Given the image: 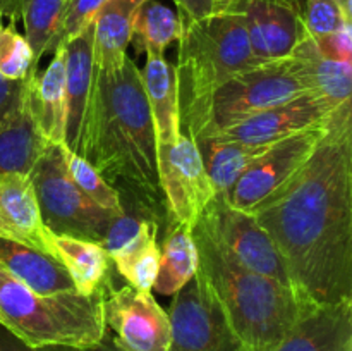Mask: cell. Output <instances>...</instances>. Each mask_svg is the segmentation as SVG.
<instances>
[{"mask_svg":"<svg viewBox=\"0 0 352 351\" xmlns=\"http://www.w3.org/2000/svg\"><path fill=\"white\" fill-rule=\"evenodd\" d=\"M250 213L305 301H352V100L337 107L299 171Z\"/></svg>","mask_w":352,"mask_h":351,"instance_id":"6da1fadb","label":"cell"},{"mask_svg":"<svg viewBox=\"0 0 352 351\" xmlns=\"http://www.w3.org/2000/svg\"><path fill=\"white\" fill-rule=\"evenodd\" d=\"M120 198L140 205L165 227L167 203L158 179L157 134L141 79L131 57L116 71H96L81 150Z\"/></svg>","mask_w":352,"mask_h":351,"instance_id":"7a4b0ae2","label":"cell"},{"mask_svg":"<svg viewBox=\"0 0 352 351\" xmlns=\"http://www.w3.org/2000/svg\"><path fill=\"white\" fill-rule=\"evenodd\" d=\"M191 234L199 275L246 351L274 348L315 306L294 289L241 265L199 220Z\"/></svg>","mask_w":352,"mask_h":351,"instance_id":"3957f363","label":"cell"},{"mask_svg":"<svg viewBox=\"0 0 352 351\" xmlns=\"http://www.w3.org/2000/svg\"><path fill=\"white\" fill-rule=\"evenodd\" d=\"M182 24L177 74L179 119L234 76L260 65L253 55L244 16L237 6L199 19L179 16Z\"/></svg>","mask_w":352,"mask_h":351,"instance_id":"277c9868","label":"cell"},{"mask_svg":"<svg viewBox=\"0 0 352 351\" xmlns=\"http://www.w3.org/2000/svg\"><path fill=\"white\" fill-rule=\"evenodd\" d=\"M103 295L105 282L93 295H38L0 267V326L30 346L64 344L86 350L107 332Z\"/></svg>","mask_w":352,"mask_h":351,"instance_id":"5b68a950","label":"cell"},{"mask_svg":"<svg viewBox=\"0 0 352 351\" xmlns=\"http://www.w3.org/2000/svg\"><path fill=\"white\" fill-rule=\"evenodd\" d=\"M301 93L305 88L294 78L287 61L254 65L210 93L181 119V131L192 141L217 136L234 124Z\"/></svg>","mask_w":352,"mask_h":351,"instance_id":"8992f818","label":"cell"},{"mask_svg":"<svg viewBox=\"0 0 352 351\" xmlns=\"http://www.w3.org/2000/svg\"><path fill=\"white\" fill-rule=\"evenodd\" d=\"M62 147L64 145H48L30 172L41 220L52 234L102 244L110 224L119 213L96 205L74 184L65 167Z\"/></svg>","mask_w":352,"mask_h":351,"instance_id":"52a82bcc","label":"cell"},{"mask_svg":"<svg viewBox=\"0 0 352 351\" xmlns=\"http://www.w3.org/2000/svg\"><path fill=\"white\" fill-rule=\"evenodd\" d=\"M198 220L241 265L294 289L270 236L250 212L230 205L227 195L217 193Z\"/></svg>","mask_w":352,"mask_h":351,"instance_id":"ba28073f","label":"cell"},{"mask_svg":"<svg viewBox=\"0 0 352 351\" xmlns=\"http://www.w3.org/2000/svg\"><path fill=\"white\" fill-rule=\"evenodd\" d=\"M168 351H246L196 268L168 308Z\"/></svg>","mask_w":352,"mask_h":351,"instance_id":"9c48e42d","label":"cell"},{"mask_svg":"<svg viewBox=\"0 0 352 351\" xmlns=\"http://www.w3.org/2000/svg\"><path fill=\"white\" fill-rule=\"evenodd\" d=\"M157 164L168 219L192 227L217 195L198 145L181 131L174 143L158 145Z\"/></svg>","mask_w":352,"mask_h":351,"instance_id":"30bf717a","label":"cell"},{"mask_svg":"<svg viewBox=\"0 0 352 351\" xmlns=\"http://www.w3.org/2000/svg\"><path fill=\"white\" fill-rule=\"evenodd\" d=\"M103 319L120 351H168L170 320L151 291H138L129 284L117 289L109 275Z\"/></svg>","mask_w":352,"mask_h":351,"instance_id":"8fae6325","label":"cell"},{"mask_svg":"<svg viewBox=\"0 0 352 351\" xmlns=\"http://www.w3.org/2000/svg\"><path fill=\"white\" fill-rule=\"evenodd\" d=\"M327 126L329 123L299 131L268 145L267 150L241 176L232 191L229 193L227 198L230 205L250 212L275 189L280 188L311 157L318 141L325 134Z\"/></svg>","mask_w":352,"mask_h":351,"instance_id":"7c38bea8","label":"cell"},{"mask_svg":"<svg viewBox=\"0 0 352 351\" xmlns=\"http://www.w3.org/2000/svg\"><path fill=\"white\" fill-rule=\"evenodd\" d=\"M234 6L243 12L251 52L260 64L285 61L309 34L301 0H239Z\"/></svg>","mask_w":352,"mask_h":351,"instance_id":"4fadbf2b","label":"cell"},{"mask_svg":"<svg viewBox=\"0 0 352 351\" xmlns=\"http://www.w3.org/2000/svg\"><path fill=\"white\" fill-rule=\"evenodd\" d=\"M339 105L305 92L289 102L265 109L217 136L248 145H272L285 136L327 124Z\"/></svg>","mask_w":352,"mask_h":351,"instance_id":"5bb4252c","label":"cell"},{"mask_svg":"<svg viewBox=\"0 0 352 351\" xmlns=\"http://www.w3.org/2000/svg\"><path fill=\"white\" fill-rule=\"evenodd\" d=\"M0 237L54 257L52 233L41 220L30 174L0 172Z\"/></svg>","mask_w":352,"mask_h":351,"instance_id":"9a60e30c","label":"cell"},{"mask_svg":"<svg viewBox=\"0 0 352 351\" xmlns=\"http://www.w3.org/2000/svg\"><path fill=\"white\" fill-rule=\"evenodd\" d=\"M65 78H67V123L65 147L74 153L81 150L86 114L95 85V55H93V21L64 45Z\"/></svg>","mask_w":352,"mask_h":351,"instance_id":"2e32d148","label":"cell"},{"mask_svg":"<svg viewBox=\"0 0 352 351\" xmlns=\"http://www.w3.org/2000/svg\"><path fill=\"white\" fill-rule=\"evenodd\" d=\"M267 351H352V301L315 305Z\"/></svg>","mask_w":352,"mask_h":351,"instance_id":"e0dca14e","label":"cell"},{"mask_svg":"<svg viewBox=\"0 0 352 351\" xmlns=\"http://www.w3.org/2000/svg\"><path fill=\"white\" fill-rule=\"evenodd\" d=\"M285 61L305 92L315 93L333 105L352 100V62L323 57L309 34Z\"/></svg>","mask_w":352,"mask_h":351,"instance_id":"ac0fdd59","label":"cell"},{"mask_svg":"<svg viewBox=\"0 0 352 351\" xmlns=\"http://www.w3.org/2000/svg\"><path fill=\"white\" fill-rule=\"evenodd\" d=\"M67 78H65V48L54 52L43 72L31 69L30 98L38 126L45 140L52 145H65L67 123Z\"/></svg>","mask_w":352,"mask_h":351,"instance_id":"d6986e66","label":"cell"},{"mask_svg":"<svg viewBox=\"0 0 352 351\" xmlns=\"http://www.w3.org/2000/svg\"><path fill=\"white\" fill-rule=\"evenodd\" d=\"M146 0H107L93 19V55L96 71H116L127 57L133 24Z\"/></svg>","mask_w":352,"mask_h":351,"instance_id":"ffe728a7","label":"cell"},{"mask_svg":"<svg viewBox=\"0 0 352 351\" xmlns=\"http://www.w3.org/2000/svg\"><path fill=\"white\" fill-rule=\"evenodd\" d=\"M0 267L38 295L76 291L64 265L47 253L0 237Z\"/></svg>","mask_w":352,"mask_h":351,"instance_id":"44dd1931","label":"cell"},{"mask_svg":"<svg viewBox=\"0 0 352 351\" xmlns=\"http://www.w3.org/2000/svg\"><path fill=\"white\" fill-rule=\"evenodd\" d=\"M141 79L153 117L157 147L174 143L181 134L175 65L165 57H146V64L141 69Z\"/></svg>","mask_w":352,"mask_h":351,"instance_id":"7402d4cb","label":"cell"},{"mask_svg":"<svg viewBox=\"0 0 352 351\" xmlns=\"http://www.w3.org/2000/svg\"><path fill=\"white\" fill-rule=\"evenodd\" d=\"M48 145L50 143L45 140L31 105L28 81V95L23 109L9 124L0 127V172L30 174Z\"/></svg>","mask_w":352,"mask_h":351,"instance_id":"603a6c76","label":"cell"},{"mask_svg":"<svg viewBox=\"0 0 352 351\" xmlns=\"http://www.w3.org/2000/svg\"><path fill=\"white\" fill-rule=\"evenodd\" d=\"M54 257L60 262L79 295H93L110 275L109 253L100 243L52 234Z\"/></svg>","mask_w":352,"mask_h":351,"instance_id":"cb8c5ba5","label":"cell"},{"mask_svg":"<svg viewBox=\"0 0 352 351\" xmlns=\"http://www.w3.org/2000/svg\"><path fill=\"white\" fill-rule=\"evenodd\" d=\"M164 229L160 264L153 289L164 296H174L196 275L198 253L191 227L168 219Z\"/></svg>","mask_w":352,"mask_h":351,"instance_id":"d4e9b609","label":"cell"},{"mask_svg":"<svg viewBox=\"0 0 352 351\" xmlns=\"http://www.w3.org/2000/svg\"><path fill=\"white\" fill-rule=\"evenodd\" d=\"M201 153L206 174L217 193L229 196L241 176L267 150L268 145H248L227 140L223 136H210L195 141Z\"/></svg>","mask_w":352,"mask_h":351,"instance_id":"484cf974","label":"cell"},{"mask_svg":"<svg viewBox=\"0 0 352 351\" xmlns=\"http://www.w3.org/2000/svg\"><path fill=\"white\" fill-rule=\"evenodd\" d=\"M160 224L146 219L136 236L120 250L110 255L113 267L138 291H151L160 264Z\"/></svg>","mask_w":352,"mask_h":351,"instance_id":"4316f807","label":"cell"},{"mask_svg":"<svg viewBox=\"0 0 352 351\" xmlns=\"http://www.w3.org/2000/svg\"><path fill=\"white\" fill-rule=\"evenodd\" d=\"M181 31L182 24L177 12L157 0H146L134 17L131 41L138 54L164 57L168 45L179 41Z\"/></svg>","mask_w":352,"mask_h":351,"instance_id":"83f0119b","label":"cell"},{"mask_svg":"<svg viewBox=\"0 0 352 351\" xmlns=\"http://www.w3.org/2000/svg\"><path fill=\"white\" fill-rule=\"evenodd\" d=\"M65 0H23L24 38L33 52V69H38V62L48 54L52 40L57 33Z\"/></svg>","mask_w":352,"mask_h":351,"instance_id":"f1b7e54d","label":"cell"},{"mask_svg":"<svg viewBox=\"0 0 352 351\" xmlns=\"http://www.w3.org/2000/svg\"><path fill=\"white\" fill-rule=\"evenodd\" d=\"M62 153H64L69 176L88 198H91L102 209L110 210L113 213H122L124 206L117 189L112 184H109L85 157L71 151L65 145L62 147Z\"/></svg>","mask_w":352,"mask_h":351,"instance_id":"f546056e","label":"cell"},{"mask_svg":"<svg viewBox=\"0 0 352 351\" xmlns=\"http://www.w3.org/2000/svg\"><path fill=\"white\" fill-rule=\"evenodd\" d=\"M33 69V52L16 24L0 28V74L7 79H24Z\"/></svg>","mask_w":352,"mask_h":351,"instance_id":"4dcf8cb0","label":"cell"},{"mask_svg":"<svg viewBox=\"0 0 352 351\" xmlns=\"http://www.w3.org/2000/svg\"><path fill=\"white\" fill-rule=\"evenodd\" d=\"M105 2L107 0H65L60 23L48 48V54L50 52L54 54L57 48L64 47L71 38H74L79 31L85 30L95 19L96 12Z\"/></svg>","mask_w":352,"mask_h":351,"instance_id":"1f68e13d","label":"cell"},{"mask_svg":"<svg viewBox=\"0 0 352 351\" xmlns=\"http://www.w3.org/2000/svg\"><path fill=\"white\" fill-rule=\"evenodd\" d=\"M301 6L306 30L313 38L325 36L352 23L337 0H305Z\"/></svg>","mask_w":352,"mask_h":351,"instance_id":"d6a6232c","label":"cell"},{"mask_svg":"<svg viewBox=\"0 0 352 351\" xmlns=\"http://www.w3.org/2000/svg\"><path fill=\"white\" fill-rule=\"evenodd\" d=\"M28 76L16 81L0 74V127L9 124L23 109L28 95V81H30Z\"/></svg>","mask_w":352,"mask_h":351,"instance_id":"836d02e7","label":"cell"},{"mask_svg":"<svg viewBox=\"0 0 352 351\" xmlns=\"http://www.w3.org/2000/svg\"><path fill=\"white\" fill-rule=\"evenodd\" d=\"M313 38V36H311ZM320 54L327 58L340 62H352V24L332 31L325 36L313 38Z\"/></svg>","mask_w":352,"mask_h":351,"instance_id":"e575fe53","label":"cell"},{"mask_svg":"<svg viewBox=\"0 0 352 351\" xmlns=\"http://www.w3.org/2000/svg\"><path fill=\"white\" fill-rule=\"evenodd\" d=\"M0 351H82L74 346H64V344H45V346H30L19 337L14 336L10 330L0 326Z\"/></svg>","mask_w":352,"mask_h":351,"instance_id":"d590c367","label":"cell"},{"mask_svg":"<svg viewBox=\"0 0 352 351\" xmlns=\"http://www.w3.org/2000/svg\"><path fill=\"white\" fill-rule=\"evenodd\" d=\"M177 14L188 19H199L213 12V0H174Z\"/></svg>","mask_w":352,"mask_h":351,"instance_id":"8d00e7d4","label":"cell"},{"mask_svg":"<svg viewBox=\"0 0 352 351\" xmlns=\"http://www.w3.org/2000/svg\"><path fill=\"white\" fill-rule=\"evenodd\" d=\"M0 12L3 17H9L10 23L16 24L23 14V0H0Z\"/></svg>","mask_w":352,"mask_h":351,"instance_id":"74e56055","label":"cell"},{"mask_svg":"<svg viewBox=\"0 0 352 351\" xmlns=\"http://www.w3.org/2000/svg\"><path fill=\"white\" fill-rule=\"evenodd\" d=\"M82 351H120V350L117 348V344L113 343V337H112V334H110V330L107 329L105 336L102 337V341H100V343H96L95 346H91V348H86V350H82Z\"/></svg>","mask_w":352,"mask_h":351,"instance_id":"f35d334b","label":"cell"},{"mask_svg":"<svg viewBox=\"0 0 352 351\" xmlns=\"http://www.w3.org/2000/svg\"><path fill=\"white\" fill-rule=\"evenodd\" d=\"M239 0H213V10H223L229 9L230 6H234Z\"/></svg>","mask_w":352,"mask_h":351,"instance_id":"ab89813d","label":"cell"},{"mask_svg":"<svg viewBox=\"0 0 352 351\" xmlns=\"http://www.w3.org/2000/svg\"><path fill=\"white\" fill-rule=\"evenodd\" d=\"M337 3L342 7V10L346 12V16L352 19V0H337Z\"/></svg>","mask_w":352,"mask_h":351,"instance_id":"60d3db41","label":"cell"},{"mask_svg":"<svg viewBox=\"0 0 352 351\" xmlns=\"http://www.w3.org/2000/svg\"><path fill=\"white\" fill-rule=\"evenodd\" d=\"M2 19H3V16H2V12H0V28H2Z\"/></svg>","mask_w":352,"mask_h":351,"instance_id":"b9f144b4","label":"cell"}]
</instances>
